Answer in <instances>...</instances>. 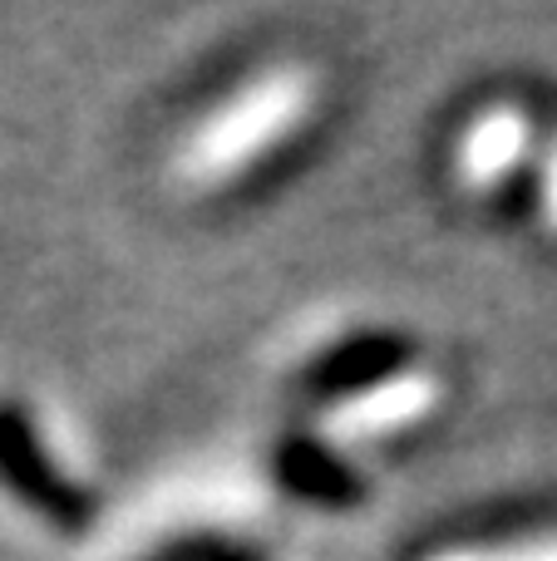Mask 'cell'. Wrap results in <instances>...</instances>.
I'll return each instance as SVG.
<instances>
[{"instance_id":"obj_1","label":"cell","mask_w":557,"mask_h":561,"mask_svg":"<svg viewBox=\"0 0 557 561\" xmlns=\"http://www.w3.org/2000/svg\"><path fill=\"white\" fill-rule=\"evenodd\" d=\"M321 94V75L302 59L262 65L187 124L173 148V178L193 193H223L262 173L316 124Z\"/></svg>"},{"instance_id":"obj_2","label":"cell","mask_w":557,"mask_h":561,"mask_svg":"<svg viewBox=\"0 0 557 561\" xmlns=\"http://www.w3.org/2000/svg\"><path fill=\"white\" fill-rule=\"evenodd\" d=\"M538 148L543 144H538V134H533L528 108L513 104V99H493V104L474 108V114L464 118V128L454 134L450 173L464 193L489 197V193H499V187H509L523 168L533 173Z\"/></svg>"},{"instance_id":"obj_3","label":"cell","mask_w":557,"mask_h":561,"mask_svg":"<svg viewBox=\"0 0 557 561\" xmlns=\"http://www.w3.org/2000/svg\"><path fill=\"white\" fill-rule=\"evenodd\" d=\"M434 404H440V379L424 375V369H395V375L336 399L326 424L336 438H385L430 419Z\"/></svg>"},{"instance_id":"obj_4","label":"cell","mask_w":557,"mask_h":561,"mask_svg":"<svg viewBox=\"0 0 557 561\" xmlns=\"http://www.w3.org/2000/svg\"><path fill=\"white\" fill-rule=\"evenodd\" d=\"M420 561H557V527L513 533V537H479V542H450V547H434Z\"/></svg>"},{"instance_id":"obj_5","label":"cell","mask_w":557,"mask_h":561,"mask_svg":"<svg viewBox=\"0 0 557 561\" xmlns=\"http://www.w3.org/2000/svg\"><path fill=\"white\" fill-rule=\"evenodd\" d=\"M533 213L557 237V134L533 158Z\"/></svg>"}]
</instances>
